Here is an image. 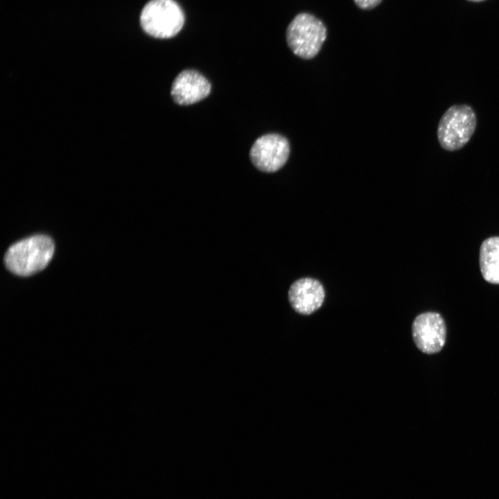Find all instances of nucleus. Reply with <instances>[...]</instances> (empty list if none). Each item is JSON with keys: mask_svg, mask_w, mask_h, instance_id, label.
I'll return each mask as SVG.
<instances>
[{"mask_svg": "<svg viewBox=\"0 0 499 499\" xmlns=\"http://www.w3.org/2000/svg\"><path fill=\"white\" fill-rule=\"evenodd\" d=\"M54 252V243L46 235H35L11 245L5 255V264L12 272L29 276L42 270Z\"/></svg>", "mask_w": 499, "mask_h": 499, "instance_id": "1", "label": "nucleus"}, {"mask_svg": "<svg viewBox=\"0 0 499 499\" xmlns=\"http://www.w3.org/2000/svg\"><path fill=\"white\" fill-rule=\"evenodd\" d=\"M326 36L324 24L309 12L297 14L286 32L288 47L294 54L305 60L312 59L318 54Z\"/></svg>", "mask_w": 499, "mask_h": 499, "instance_id": "2", "label": "nucleus"}, {"mask_svg": "<svg viewBox=\"0 0 499 499\" xmlns=\"http://www.w3.org/2000/svg\"><path fill=\"white\" fill-rule=\"evenodd\" d=\"M185 21L184 12L174 0H150L140 14V24L148 35L159 39L175 36Z\"/></svg>", "mask_w": 499, "mask_h": 499, "instance_id": "3", "label": "nucleus"}, {"mask_svg": "<svg viewBox=\"0 0 499 499\" xmlns=\"http://www.w3.org/2000/svg\"><path fill=\"white\" fill-rule=\"evenodd\" d=\"M476 125V115L472 107L465 104L452 105L439 122L438 141L446 150H460L473 136Z\"/></svg>", "mask_w": 499, "mask_h": 499, "instance_id": "4", "label": "nucleus"}, {"mask_svg": "<svg viewBox=\"0 0 499 499\" xmlns=\"http://www.w3.org/2000/svg\"><path fill=\"white\" fill-rule=\"evenodd\" d=\"M289 154L288 140L279 134L270 133L261 136L254 142L250 157L259 170L274 173L284 166Z\"/></svg>", "mask_w": 499, "mask_h": 499, "instance_id": "5", "label": "nucleus"}, {"mask_svg": "<svg viewBox=\"0 0 499 499\" xmlns=\"http://www.w3.org/2000/svg\"><path fill=\"white\" fill-rule=\"evenodd\" d=\"M412 332L416 346L425 353L439 352L446 342V324L437 313L427 312L419 315L412 323Z\"/></svg>", "mask_w": 499, "mask_h": 499, "instance_id": "6", "label": "nucleus"}, {"mask_svg": "<svg viewBox=\"0 0 499 499\" xmlns=\"http://www.w3.org/2000/svg\"><path fill=\"white\" fill-rule=\"evenodd\" d=\"M211 90L210 82L202 73L196 70L185 69L174 79L170 95L175 103L189 105L207 97Z\"/></svg>", "mask_w": 499, "mask_h": 499, "instance_id": "7", "label": "nucleus"}, {"mask_svg": "<svg viewBox=\"0 0 499 499\" xmlns=\"http://www.w3.org/2000/svg\"><path fill=\"white\" fill-rule=\"evenodd\" d=\"M324 297L323 286L319 281L312 278H302L295 281L288 291L291 306L301 315H310L319 309Z\"/></svg>", "mask_w": 499, "mask_h": 499, "instance_id": "8", "label": "nucleus"}, {"mask_svg": "<svg viewBox=\"0 0 499 499\" xmlns=\"http://www.w3.org/2000/svg\"><path fill=\"white\" fill-rule=\"evenodd\" d=\"M480 267L483 278L499 284V237L484 240L480 250Z\"/></svg>", "mask_w": 499, "mask_h": 499, "instance_id": "9", "label": "nucleus"}, {"mask_svg": "<svg viewBox=\"0 0 499 499\" xmlns=\"http://www.w3.org/2000/svg\"><path fill=\"white\" fill-rule=\"evenodd\" d=\"M383 0H353L355 4L361 10H369L377 7Z\"/></svg>", "mask_w": 499, "mask_h": 499, "instance_id": "10", "label": "nucleus"}, {"mask_svg": "<svg viewBox=\"0 0 499 499\" xmlns=\"http://www.w3.org/2000/svg\"><path fill=\"white\" fill-rule=\"evenodd\" d=\"M469 1H484V0H469Z\"/></svg>", "mask_w": 499, "mask_h": 499, "instance_id": "11", "label": "nucleus"}]
</instances>
